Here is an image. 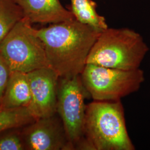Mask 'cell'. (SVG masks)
<instances>
[{"label":"cell","instance_id":"cell-9","mask_svg":"<svg viewBox=\"0 0 150 150\" xmlns=\"http://www.w3.org/2000/svg\"><path fill=\"white\" fill-rule=\"evenodd\" d=\"M21 8L23 17L32 24H54L75 19L59 0H13Z\"/></svg>","mask_w":150,"mask_h":150},{"label":"cell","instance_id":"cell-8","mask_svg":"<svg viewBox=\"0 0 150 150\" xmlns=\"http://www.w3.org/2000/svg\"><path fill=\"white\" fill-rule=\"evenodd\" d=\"M31 92V101L28 107L36 118L56 113L59 76L50 67L28 73Z\"/></svg>","mask_w":150,"mask_h":150},{"label":"cell","instance_id":"cell-3","mask_svg":"<svg viewBox=\"0 0 150 150\" xmlns=\"http://www.w3.org/2000/svg\"><path fill=\"white\" fill-rule=\"evenodd\" d=\"M149 51L138 32L128 28H108L101 32L87 59V64L121 70L138 69Z\"/></svg>","mask_w":150,"mask_h":150},{"label":"cell","instance_id":"cell-1","mask_svg":"<svg viewBox=\"0 0 150 150\" xmlns=\"http://www.w3.org/2000/svg\"><path fill=\"white\" fill-rule=\"evenodd\" d=\"M45 47L49 67L59 77L81 74L100 34L76 19L35 28Z\"/></svg>","mask_w":150,"mask_h":150},{"label":"cell","instance_id":"cell-5","mask_svg":"<svg viewBox=\"0 0 150 150\" xmlns=\"http://www.w3.org/2000/svg\"><path fill=\"white\" fill-rule=\"evenodd\" d=\"M89 96L97 101H120L139 90L145 81L140 68L125 70L87 64L80 75Z\"/></svg>","mask_w":150,"mask_h":150},{"label":"cell","instance_id":"cell-10","mask_svg":"<svg viewBox=\"0 0 150 150\" xmlns=\"http://www.w3.org/2000/svg\"><path fill=\"white\" fill-rule=\"evenodd\" d=\"M31 92L28 74L12 72L2 98L1 106L7 108L28 107Z\"/></svg>","mask_w":150,"mask_h":150},{"label":"cell","instance_id":"cell-7","mask_svg":"<svg viewBox=\"0 0 150 150\" xmlns=\"http://www.w3.org/2000/svg\"><path fill=\"white\" fill-rule=\"evenodd\" d=\"M25 150H70L64 123L56 113L22 128Z\"/></svg>","mask_w":150,"mask_h":150},{"label":"cell","instance_id":"cell-12","mask_svg":"<svg viewBox=\"0 0 150 150\" xmlns=\"http://www.w3.org/2000/svg\"><path fill=\"white\" fill-rule=\"evenodd\" d=\"M36 119L27 107L7 108L0 106V131L13 127H22Z\"/></svg>","mask_w":150,"mask_h":150},{"label":"cell","instance_id":"cell-15","mask_svg":"<svg viewBox=\"0 0 150 150\" xmlns=\"http://www.w3.org/2000/svg\"><path fill=\"white\" fill-rule=\"evenodd\" d=\"M11 72L12 71L10 67L0 53V106L2 98L10 77Z\"/></svg>","mask_w":150,"mask_h":150},{"label":"cell","instance_id":"cell-11","mask_svg":"<svg viewBox=\"0 0 150 150\" xmlns=\"http://www.w3.org/2000/svg\"><path fill=\"white\" fill-rule=\"evenodd\" d=\"M69 9L75 19L98 32H102L108 27L103 16L96 11L97 4L93 0H70Z\"/></svg>","mask_w":150,"mask_h":150},{"label":"cell","instance_id":"cell-2","mask_svg":"<svg viewBox=\"0 0 150 150\" xmlns=\"http://www.w3.org/2000/svg\"><path fill=\"white\" fill-rule=\"evenodd\" d=\"M84 135L92 150H134L120 101H97L87 105Z\"/></svg>","mask_w":150,"mask_h":150},{"label":"cell","instance_id":"cell-4","mask_svg":"<svg viewBox=\"0 0 150 150\" xmlns=\"http://www.w3.org/2000/svg\"><path fill=\"white\" fill-rule=\"evenodd\" d=\"M0 53L12 72L28 74L49 67L43 43L25 17L0 42Z\"/></svg>","mask_w":150,"mask_h":150},{"label":"cell","instance_id":"cell-13","mask_svg":"<svg viewBox=\"0 0 150 150\" xmlns=\"http://www.w3.org/2000/svg\"><path fill=\"white\" fill-rule=\"evenodd\" d=\"M22 18L21 9L13 0H0V42Z\"/></svg>","mask_w":150,"mask_h":150},{"label":"cell","instance_id":"cell-6","mask_svg":"<svg viewBox=\"0 0 150 150\" xmlns=\"http://www.w3.org/2000/svg\"><path fill=\"white\" fill-rule=\"evenodd\" d=\"M88 93L81 79L80 75L59 77L56 112L64 125L70 145V150L85 138L84 125L86 106L85 101Z\"/></svg>","mask_w":150,"mask_h":150},{"label":"cell","instance_id":"cell-14","mask_svg":"<svg viewBox=\"0 0 150 150\" xmlns=\"http://www.w3.org/2000/svg\"><path fill=\"white\" fill-rule=\"evenodd\" d=\"M22 127H13L0 131V150H25Z\"/></svg>","mask_w":150,"mask_h":150}]
</instances>
